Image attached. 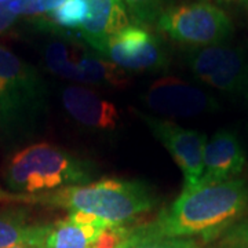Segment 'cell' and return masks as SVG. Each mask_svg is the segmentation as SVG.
I'll list each match as a JSON object with an SVG mask.
<instances>
[{
	"label": "cell",
	"mask_w": 248,
	"mask_h": 248,
	"mask_svg": "<svg viewBox=\"0 0 248 248\" xmlns=\"http://www.w3.org/2000/svg\"><path fill=\"white\" fill-rule=\"evenodd\" d=\"M248 210V181L232 179L184 189L174 203L146 225L169 237H202L208 243L241 221Z\"/></svg>",
	"instance_id": "1"
},
{
	"label": "cell",
	"mask_w": 248,
	"mask_h": 248,
	"mask_svg": "<svg viewBox=\"0 0 248 248\" xmlns=\"http://www.w3.org/2000/svg\"><path fill=\"white\" fill-rule=\"evenodd\" d=\"M157 203L159 197L151 185L128 179H102L39 195L40 205L91 214L115 226H123Z\"/></svg>",
	"instance_id": "2"
},
{
	"label": "cell",
	"mask_w": 248,
	"mask_h": 248,
	"mask_svg": "<svg viewBox=\"0 0 248 248\" xmlns=\"http://www.w3.org/2000/svg\"><path fill=\"white\" fill-rule=\"evenodd\" d=\"M95 174L90 160L48 142L17 152L3 170V182L10 192L40 195L69 186L87 185Z\"/></svg>",
	"instance_id": "3"
},
{
	"label": "cell",
	"mask_w": 248,
	"mask_h": 248,
	"mask_svg": "<svg viewBox=\"0 0 248 248\" xmlns=\"http://www.w3.org/2000/svg\"><path fill=\"white\" fill-rule=\"evenodd\" d=\"M47 109L40 73L0 46V130L7 135L31 133Z\"/></svg>",
	"instance_id": "4"
},
{
	"label": "cell",
	"mask_w": 248,
	"mask_h": 248,
	"mask_svg": "<svg viewBox=\"0 0 248 248\" xmlns=\"http://www.w3.org/2000/svg\"><path fill=\"white\" fill-rule=\"evenodd\" d=\"M45 65L55 76L73 80L86 87H124L130 81L122 68L71 35L47 43Z\"/></svg>",
	"instance_id": "5"
},
{
	"label": "cell",
	"mask_w": 248,
	"mask_h": 248,
	"mask_svg": "<svg viewBox=\"0 0 248 248\" xmlns=\"http://www.w3.org/2000/svg\"><path fill=\"white\" fill-rule=\"evenodd\" d=\"M157 29L179 45L204 48L222 45L233 35L229 16L217 4L204 0L181 3L161 14Z\"/></svg>",
	"instance_id": "6"
},
{
	"label": "cell",
	"mask_w": 248,
	"mask_h": 248,
	"mask_svg": "<svg viewBox=\"0 0 248 248\" xmlns=\"http://www.w3.org/2000/svg\"><path fill=\"white\" fill-rule=\"evenodd\" d=\"M187 63L202 83L232 97L248 98V48L217 45L195 48Z\"/></svg>",
	"instance_id": "7"
},
{
	"label": "cell",
	"mask_w": 248,
	"mask_h": 248,
	"mask_svg": "<svg viewBox=\"0 0 248 248\" xmlns=\"http://www.w3.org/2000/svg\"><path fill=\"white\" fill-rule=\"evenodd\" d=\"M101 55L123 71L159 72L169 66V57L161 40L138 24L128 25L110 36Z\"/></svg>",
	"instance_id": "8"
},
{
	"label": "cell",
	"mask_w": 248,
	"mask_h": 248,
	"mask_svg": "<svg viewBox=\"0 0 248 248\" xmlns=\"http://www.w3.org/2000/svg\"><path fill=\"white\" fill-rule=\"evenodd\" d=\"M151 133L169 151L174 161L181 169L185 178V187H195L204 171V152L207 145V135L196 130H189L166 119H159L137 110Z\"/></svg>",
	"instance_id": "9"
},
{
	"label": "cell",
	"mask_w": 248,
	"mask_h": 248,
	"mask_svg": "<svg viewBox=\"0 0 248 248\" xmlns=\"http://www.w3.org/2000/svg\"><path fill=\"white\" fill-rule=\"evenodd\" d=\"M128 229L115 226L95 215L69 213L68 218L51 225L46 248H116Z\"/></svg>",
	"instance_id": "10"
},
{
	"label": "cell",
	"mask_w": 248,
	"mask_h": 248,
	"mask_svg": "<svg viewBox=\"0 0 248 248\" xmlns=\"http://www.w3.org/2000/svg\"><path fill=\"white\" fill-rule=\"evenodd\" d=\"M142 99L151 110L169 117H197L219 109L208 93L178 78L155 80Z\"/></svg>",
	"instance_id": "11"
},
{
	"label": "cell",
	"mask_w": 248,
	"mask_h": 248,
	"mask_svg": "<svg viewBox=\"0 0 248 248\" xmlns=\"http://www.w3.org/2000/svg\"><path fill=\"white\" fill-rule=\"evenodd\" d=\"M246 166L247 155L237 135L228 130H219L205 145L203 175L196 186L215 185L237 179Z\"/></svg>",
	"instance_id": "12"
},
{
	"label": "cell",
	"mask_w": 248,
	"mask_h": 248,
	"mask_svg": "<svg viewBox=\"0 0 248 248\" xmlns=\"http://www.w3.org/2000/svg\"><path fill=\"white\" fill-rule=\"evenodd\" d=\"M62 105L76 123L97 131H115L120 125V110L97 91L86 86L62 90Z\"/></svg>",
	"instance_id": "13"
},
{
	"label": "cell",
	"mask_w": 248,
	"mask_h": 248,
	"mask_svg": "<svg viewBox=\"0 0 248 248\" xmlns=\"http://www.w3.org/2000/svg\"><path fill=\"white\" fill-rule=\"evenodd\" d=\"M89 4V18L80 28V37L101 54L110 36L130 25L123 0H84Z\"/></svg>",
	"instance_id": "14"
},
{
	"label": "cell",
	"mask_w": 248,
	"mask_h": 248,
	"mask_svg": "<svg viewBox=\"0 0 248 248\" xmlns=\"http://www.w3.org/2000/svg\"><path fill=\"white\" fill-rule=\"evenodd\" d=\"M51 225H33L21 208L0 210V248L45 246Z\"/></svg>",
	"instance_id": "15"
},
{
	"label": "cell",
	"mask_w": 248,
	"mask_h": 248,
	"mask_svg": "<svg viewBox=\"0 0 248 248\" xmlns=\"http://www.w3.org/2000/svg\"><path fill=\"white\" fill-rule=\"evenodd\" d=\"M116 248H200L195 237H169L151 231L146 225L128 231Z\"/></svg>",
	"instance_id": "16"
},
{
	"label": "cell",
	"mask_w": 248,
	"mask_h": 248,
	"mask_svg": "<svg viewBox=\"0 0 248 248\" xmlns=\"http://www.w3.org/2000/svg\"><path fill=\"white\" fill-rule=\"evenodd\" d=\"M186 1H190V0H123L125 7L130 10L137 24L142 27H149L153 24H157L163 13H166L167 10L177 4L186 3Z\"/></svg>",
	"instance_id": "17"
},
{
	"label": "cell",
	"mask_w": 248,
	"mask_h": 248,
	"mask_svg": "<svg viewBox=\"0 0 248 248\" xmlns=\"http://www.w3.org/2000/svg\"><path fill=\"white\" fill-rule=\"evenodd\" d=\"M89 4L84 0H66L58 9L50 13L53 25L66 29H80L89 18Z\"/></svg>",
	"instance_id": "18"
},
{
	"label": "cell",
	"mask_w": 248,
	"mask_h": 248,
	"mask_svg": "<svg viewBox=\"0 0 248 248\" xmlns=\"http://www.w3.org/2000/svg\"><path fill=\"white\" fill-rule=\"evenodd\" d=\"M66 0H11L9 9L17 16H40L58 9Z\"/></svg>",
	"instance_id": "19"
},
{
	"label": "cell",
	"mask_w": 248,
	"mask_h": 248,
	"mask_svg": "<svg viewBox=\"0 0 248 248\" xmlns=\"http://www.w3.org/2000/svg\"><path fill=\"white\" fill-rule=\"evenodd\" d=\"M221 241L225 243H248V218L233 225L222 234Z\"/></svg>",
	"instance_id": "20"
},
{
	"label": "cell",
	"mask_w": 248,
	"mask_h": 248,
	"mask_svg": "<svg viewBox=\"0 0 248 248\" xmlns=\"http://www.w3.org/2000/svg\"><path fill=\"white\" fill-rule=\"evenodd\" d=\"M17 18L18 16L9 9L7 3L0 4V35L9 32L10 29L16 25Z\"/></svg>",
	"instance_id": "21"
},
{
	"label": "cell",
	"mask_w": 248,
	"mask_h": 248,
	"mask_svg": "<svg viewBox=\"0 0 248 248\" xmlns=\"http://www.w3.org/2000/svg\"><path fill=\"white\" fill-rule=\"evenodd\" d=\"M215 1L223 7L248 10V0H215Z\"/></svg>",
	"instance_id": "22"
},
{
	"label": "cell",
	"mask_w": 248,
	"mask_h": 248,
	"mask_svg": "<svg viewBox=\"0 0 248 248\" xmlns=\"http://www.w3.org/2000/svg\"><path fill=\"white\" fill-rule=\"evenodd\" d=\"M211 248H248V243H225V241H221V244Z\"/></svg>",
	"instance_id": "23"
},
{
	"label": "cell",
	"mask_w": 248,
	"mask_h": 248,
	"mask_svg": "<svg viewBox=\"0 0 248 248\" xmlns=\"http://www.w3.org/2000/svg\"><path fill=\"white\" fill-rule=\"evenodd\" d=\"M11 248H46L45 246H29V244H27V246H16V247H11Z\"/></svg>",
	"instance_id": "24"
},
{
	"label": "cell",
	"mask_w": 248,
	"mask_h": 248,
	"mask_svg": "<svg viewBox=\"0 0 248 248\" xmlns=\"http://www.w3.org/2000/svg\"><path fill=\"white\" fill-rule=\"evenodd\" d=\"M11 0H0V4H4V3H9Z\"/></svg>",
	"instance_id": "25"
}]
</instances>
